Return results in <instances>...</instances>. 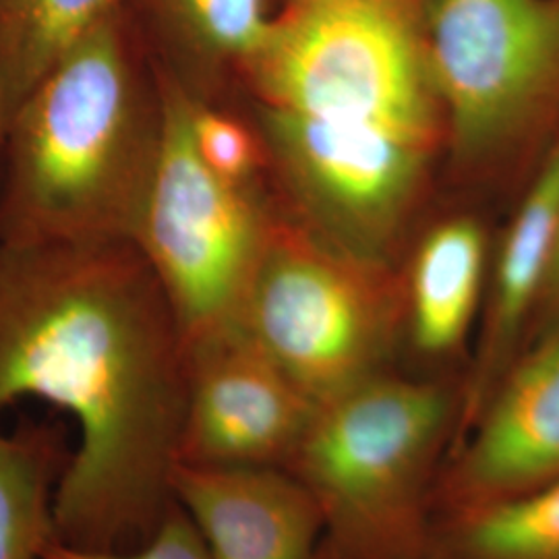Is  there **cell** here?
Instances as JSON below:
<instances>
[{"label":"cell","mask_w":559,"mask_h":559,"mask_svg":"<svg viewBox=\"0 0 559 559\" xmlns=\"http://www.w3.org/2000/svg\"><path fill=\"white\" fill-rule=\"evenodd\" d=\"M25 399L80 429L57 540L140 549L175 503L187 342L133 240L0 242V417Z\"/></svg>","instance_id":"cell-1"},{"label":"cell","mask_w":559,"mask_h":559,"mask_svg":"<svg viewBox=\"0 0 559 559\" xmlns=\"http://www.w3.org/2000/svg\"><path fill=\"white\" fill-rule=\"evenodd\" d=\"M162 127L160 73L120 7L11 115L0 242L135 239Z\"/></svg>","instance_id":"cell-2"},{"label":"cell","mask_w":559,"mask_h":559,"mask_svg":"<svg viewBox=\"0 0 559 559\" xmlns=\"http://www.w3.org/2000/svg\"><path fill=\"white\" fill-rule=\"evenodd\" d=\"M462 396L380 373L318 406L288 468L323 520L321 559H427Z\"/></svg>","instance_id":"cell-3"},{"label":"cell","mask_w":559,"mask_h":559,"mask_svg":"<svg viewBox=\"0 0 559 559\" xmlns=\"http://www.w3.org/2000/svg\"><path fill=\"white\" fill-rule=\"evenodd\" d=\"M245 73L263 110L433 141L417 0H286Z\"/></svg>","instance_id":"cell-4"},{"label":"cell","mask_w":559,"mask_h":559,"mask_svg":"<svg viewBox=\"0 0 559 559\" xmlns=\"http://www.w3.org/2000/svg\"><path fill=\"white\" fill-rule=\"evenodd\" d=\"M162 85L160 152L133 242L189 344L235 323L267 230L249 187L222 179L201 160L191 96L164 78Z\"/></svg>","instance_id":"cell-5"},{"label":"cell","mask_w":559,"mask_h":559,"mask_svg":"<svg viewBox=\"0 0 559 559\" xmlns=\"http://www.w3.org/2000/svg\"><path fill=\"white\" fill-rule=\"evenodd\" d=\"M235 323L320 406L383 373L394 305L348 261L267 235Z\"/></svg>","instance_id":"cell-6"},{"label":"cell","mask_w":559,"mask_h":559,"mask_svg":"<svg viewBox=\"0 0 559 559\" xmlns=\"http://www.w3.org/2000/svg\"><path fill=\"white\" fill-rule=\"evenodd\" d=\"M420 36L456 145L512 138L559 87V0H423Z\"/></svg>","instance_id":"cell-7"},{"label":"cell","mask_w":559,"mask_h":559,"mask_svg":"<svg viewBox=\"0 0 559 559\" xmlns=\"http://www.w3.org/2000/svg\"><path fill=\"white\" fill-rule=\"evenodd\" d=\"M318 404L237 323L187 344L179 464L288 468Z\"/></svg>","instance_id":"cell-8"},{"label":"cell","mask_w":559,"mask_h":559,"mask_svg":"<svg viewBox=\"0 0 559 559\" xmlns=\"http://www.w3.org/2000/svg\"><path fill=\"white\" fill-rule=\"evenodd\" d=\"M559 477V321L519 355L443 466L436 512L456 519Z\"/></svg>","instance_id":"cell-9"},{"label":"cell","mask_w":559,"mask_h":559,"mask_svg":"<svg viewBox=\"0 0 559 559\" xmlns=\"http://www.w3.org/2000/svg\"><path fill=\"white\" fill-rule=\"evenodd\" d=\"M282 162L344 230L380 233L415 189L429 143L378 127H336L263 110Z\"/></svg>","instance_id":"cell-10"},{"label":"cell","mask_w":559,"mask_h":559,"mask_svg":"<svg viewBox=\"0 0 559 559\" xmlns=\"http://www.w3.org/2000/svg\"><path fill=\"white\" fill-rule=\"evenodd\" d=\"M173 493L214 559H321L320 508L286 468L177 464Z\"/></svg>","instance_id":"cell-11"},{"label":"cell","mask_w":559,"mask_h":559,"mask_svg":"<svg viewBox=\"0 0 559 559\" xmlns=\"http://www.w3.org/2000/svg\"><path fill=\"white\" fill-rule=\"evenodd\" d=\"M558 237L559 150L540 170L503 239L475 371L462 394L459 440L519 359L520 342L539 309L551 272Z\"/></svg>","instance_id":"cell-12"},{"label":"cell","mask_w":559,"mask_h":559,"mask_svg":"<svg viewBox=\"0 0 559 559\" xmlns=\"http://www.w3.org/2000/svg\"><path fill=\"white\" fill-rule=\"evenodd\" d=\"M141 44L158 48L164 80L193 100L224 69L245 71L270 27V0H124Z\"/></svg>","instance_id":"cell-13"},{"label":"cell","mask_w":559,"mask_h":559,"mask_svg":"<svg viewBox=\"0 0 559 559\" xmlns=\"http://www.w3.org/2000/svg\"><path fill=\"white\" fill-rule=\"evenodd\" d=\"M485 239L473 221H452L420 245L411 280V336L427 357L456 353L479 309Z\"/></svg>","instance_id":"cell-14"},{"label":"cell","mask_w":559,"mask_h":559,"mask_svg":"<svg viewBox=\"0 0 559 559\" xmlns=\"http://www.w3.org/2000/svg\"><path fill=\"white\" fill-rule=\"evenodd\" d=\"M71 456L57 423L23 419L0 433V559H44L57 540L55 496Z\"/></svg>","instance_id":"cell-15"},{"label":"cell","mask_w":559,"mask_h":559,"mask_svg":"<svg viewBox=\"0 0 559 559\" xmlns=\"http://www.w3.org/2000/svg\"><path fill=\"white\" fill-rule=\"evenodd\" d=\"M124 0H0V92L11 115L48 69Z\"/></svg>","instance_id":"cell-16"},{"label":"cell","mask_w":559,"mask_h":559,"mask_svg":"<svg viewBox=\"0 0 559 559\" xmlns=\"http://www.w3.org/2000/svg\"><path fill=\"white\" fill-rule=\"evenodd\" d=\"M438 559H559V477L456 519L441 520Z\"/></svg>","instance_id":"cell-17"},{"label":"cell","mask_w":559,"mask_h":559,"mask_svg":"<svg viewBox=\"0 0 559 559\" xmlns=\"http://www.w3.org/2000/svg\"><path fill=\"white\" fill-rule=\"evenodd\" d=\"M193 100V98H191ZM193 141L201 160L222 179L249 187L260 166V145L245 122L216 108L193 100Z\"/></svg>","instance_id":"cell-18"},{"label":"cell","mask_w":559,"mask_h":559,"mask_svg":"<svg viewBox=\"0 0 559 559\" xmlns=\"http://www.w3.org/2000/svg\"><path fill=\"white\" fill-rule=\"evenodd\" d=\"M44 559H214L205 543L201 539L200 531L187 516V512L175 501L160 526L140 549L129 554H104V551H87L62 545L55 540Z\"/></svg>","instance_id":"cell-19"},{"label":"cell","mask_w":559,"mask_h":559,"mask_svg":"<svg viewBox=\"0 0 559 559\" xmlns=\"http://www.w3.org/2000/svg\"><path fill=\"white\" fill-rule=\"evenodd\" d=\"M537 313H539L543 330H547L549 325H554L556 321H559V237L558 247H556V258H554V263H551V272H549L547 284H545V290H543Z\"/></svg>","instance_id":"cell-20"},{"label":"cell","mask_w":559,"mask_h":559,"mask_svg":"<svg viewBox=\"0 0 559 559\" xmlns=\"http://www.w3.org/2000/svg\"><path fill=\"white\" fill-rule=\"evenodd\" d=\"M7 129H9V112L4 106V98L0 92V168H2V156H4V143H7Z\"/></svg>","instance_id":"cell-21"},{"label":"cell","mask_w":559,"mask_h":559,"mask_svg":"<svg viewBox=\"0 0 559 559\" xmlns=\"http://www.w3.org/2000/svg\"><path fill=\"white\" fill-rule=\"evenodd\" d=\"M427 559H438V558H433V556H431V558H427Z\"/></svg>","instance_id":"cell-22"}]
</instances>
